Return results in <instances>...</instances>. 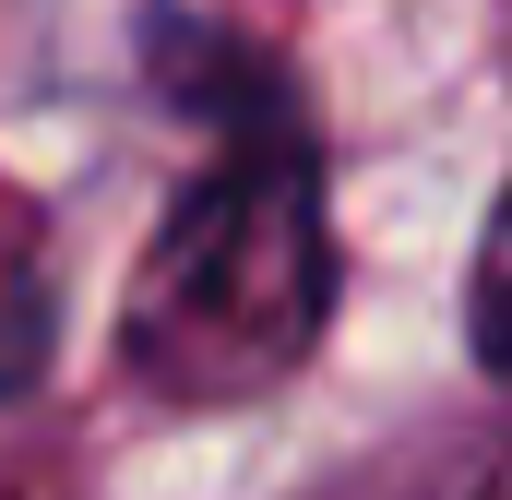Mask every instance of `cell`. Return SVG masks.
<instances>
[{
  "label": "cell",
  "mask_w": 512,
  "mask_h": 500,
  "mask_svg": "<svg viewBox=\"0 0 512 500\" xmlns=\"http://www.w3.org/2000/svg\"><path fill=\"white\" fill-rule=\"evenodd\" d=\"M334 322V191L298 108L239 72H215V155L167 203L120 298V370L155 405H262Z\"/></svg>",
  "instance_id": "cell-1"
},
{
  "label": "cell",
  "mask_w": 512,
  "mask_h": 500,
  "mask_svg": "<svg viewBox=\"0 0 512 500\" xmlns=\"http://www.w3.org/2000/svg\"><path fill=\"white\" fill-rule=\"evenodd\" d=\"M465 346H477V370L512 381V179L501 203L477 215V262H465Z\"/></svg>",
  "instance_id": "cell-2"
}]
</instances>
